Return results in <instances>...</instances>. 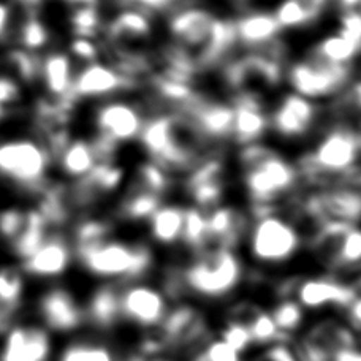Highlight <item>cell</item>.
I'll return each instance as SVG.
<instances>
[{
    "label": "cell",
    "instance_id": "1",
    "mask_svg": "<svg viewBox=\"0 0 361 361\" xmlns=\"http://www.w3.org/2000/svg\"><path fill=\"white\" fill-rule=\"evenodd\" d=\"M238 165L249 209L277 208L301 184L296 160L267 143L240 147Z\"/></svg>",
    "mask_w": 361,
    "mask_h": 361
},
{
    "label": "cell",
    "instance_id": "2",
    "mask_svg": "<svg viewBox=\"0 0 361 361\" xmlns=\"http://www.w3.org/2000/svg\"><path fill=\"white\" fill-rule=\"evenodd\" d=\"M241 247L255 265L279 268L292 263L306 246L305 230L296 219L273 209H249Z\"/></svg>",
    "mask_w": 361,
    "mask_h": 361
},
{
    "label": "cell",
    "instance_id": "3",
    "mask_svg": "<svg viewBox=\"0 0 361 361\" xmlns=\"http://www.w3.org/2000/svg\"><path fill=\"white\" fill-rule=\"evenodd\" d=\"M301 180L319 187L336 183L361 166V135L349 122H334L322 130L311 147L296 160Z\"/></svg>",
    "mask_w": 361,
    "mask_h": 361
},
{
    "label": "cell",
    "instance_id": "4",
    "mask_svg": "<svg viewBox=\"0 0 361 361\" xmlns=\"http://www.w3.org/2000/svg\"><path fill=\"white\" fill-rule=\"evenodd\" d=\"M195 137L183 114L159 111L147 114L137 143L147 160L157 164L170 175L189 173L197 165V152L189 137Z\"/></svg>",
    "mask_w": 361,
    "mask_h": 361
},
{
    "label": "cell",
    "instance_id": "5",
    "mask_svg": "<svg viewBox=\"0 0 361 361\" xmlns=\"http://www.w3.org/2000/svg\"><path fill=\"white\" fill-rule=\"evenodd\" d=\"M246 276V259L240 249L208 247L193 254L183 268V283L193 296L204 300L227 298Z\"/></svg>",
    "mask_w": 361,
    "mask_h": 361
},
{
    "label": "cell",
    "instance_id": "6",
    "mask_svg": "<svg viewBox=\"0 0 361 361\" xmlns=\"http://www.w3.org/2000/svg\"><path fill=\"white\" fill-rule=\"evenodd\" d=\"M355 76V68L334 66L312 54H302L286 63L283 82L287 90L324 106L343 99Z\"/></svg>",
    "mask_w": 361,
    "mask_h": 361
},
{
    "label": "cell",
    "instance_id": "7",
    "mask_svg": "<svg viewBox=\"0 0 361 361\" xmlns=\"http://www.w3.org/2000/svg\"><path fill=\"white\" fill-rule=\"evenodd\" d=\"M76 254L82 267L102 279H138L149 271L154 262L149 244L113 236L86 247H78Z\"/></svg>",
    "mask_w": 361,
    "mask_h": 361
},
{
    "label": "cell",
    "instance_id": "8",
    "mask_svg": "<svg viewBox=\"0 0 361 361\" xmlns=\"http://www.w3.org/2000/svg\"><path fill=\"white\" fill-rule=\"evenodd\" d=\"M49 165L51 152L35 140L16 138L0 143V176L19 187L40 189Z\"/></svg>",
    "mask_w": 361,
    "mask_h": 361
},
{
    "label": "cell",
    "instance_id": "9",
    "mask_svg": "<svg viewBox=\"0 0 361 361\" xmlns=\"http://www.w3.org/2000/svg\"><path fill=\"white\" fill-rule=\"evenodd\" d=\"M146 119L147 113L143 103L126 95L113 97L100 102L94 109L95 137L118 147L137 143Z\"/></svg>",
    "mask_w": 361,
    "mask_h": 361
},
{
    "label": "cell",
    "instance_id": "10",
    "mask_svg": "<svg viewBox=\"0 0 361 361\" xmlns=\"http://www.w3.org/2000/svg\"><path fill=\"white\" fill-rule=\"evenodd\" d=\"M322 118V105L290 90L269 105V135L283 143H300L311 137Z\"/></svg>",
    "mask_w": 361,
    "mask_h": 361
},
{
    "label": "cell",
    "instance_id": "11",
    "mask_svg": "<svg viewBox=\"0 0 361 361\" xmlns=\"http://www.w3.org/2000/svg\"><path fill=\"white\" fill-rule=\"evenodd\" d=\"M216 18V13L206 5L189 0L166 15V34L173 42V47L189 53L197 63L198 54L209 40Z\"/></svg>",
    "mask_w": 361,
    "mask_h": 361
},
{
    "label": "cell",
    "instance_id": "12",
    "mask_svg": "<svg viewBox=\"0 0 361 361\" xmlns=\"http://www.w3.org/2000/svg\"><path fill=\"white\" fill-rule=\"evenodd\" d=\"M233 106V124L231 138L238 149L240 147L265 143L269 135V105L255 89H241L230 99Z\"/></svg>",
    "mask_w": 361,
    "mask_h": 361
},
{
    "label": "cell",
    "instance_id": "13",
    "mask_svg": "<svg viewBox=\"0 0 361 361\" xmlns=\"http://www.w3.org/2000/svg\"><path fill=\"white\" fill-rule=\"evenodd\" d=\"M128 78L111 62L95 61L76 70L72 94L76 100H108L124 95L133 87Z\"/></svg>",
    "mask_w": 361,
    "mask_h": 361
},
{
    "label": "cell",
    "instance_id": "14",
    "mask_svg": "<svg viewBox=\"0 0 361 361\" xmlns=\"http://www.w3.org/2000/svg\"><path fill=\"white\" fill-rule=\"evenodd\" d=\"M195 137L206 143H228L233 124V106L230 100L198 99L180 113Z\"/></svg>",
    "mask_w": 361,
    "mask_h": 361
},
{
    "label": "cell",
    "instance_id": "15",
    "mask_svg": "<svg viewBox=\"0 0 361 361\" xmlns=\"http://www.w3.org/2000/svg\"><path fill=\"white\" fill-rule=\"evenodd\" d=\"M121 315L138 326H156L165 319L166 296L152 283L133 282L119 293Z\"/></svg>",
    "mask_w": 361,
    "mask_h": 361
},
{
    "label": "cell",
    "instance_id": "16",
    "mask_svg": "<svg viewBox=\"0 0 361 361\" xmlns=\"http://www.w3.org/2000/svg\"><path fill=\"white\" fill-rule=\"evenodd\" d=\"M236 47L244 51H260L282 42L283 30L273 10L247 8L231 18Z\"/></svg>",
    "mask_w": 361,
    "mask_h": 361
},
{
    "label": "cell",
    "instance_id": "17",
    "mask_svg": "<svg viewBox=\"0 0 361 361\" xmlns=\"http://www.w3.org/2000/svg\"><path fill=\"white\" fill-rule=\"evenodd\" d=\"M357 293L350 286L328 276L306 277L296 288V302L309 311H317L330 306L347 307Z\"/></svg>",
    "mask_w": 361,
    "mask_h": 361
},
{
    "label": "cell",
    "instance_id": "18",
    "mask_svg": "<svg viewBox=\"0 0 361 361\" xmlns=\"http://www.w3.org/2000/svg\"><path fill=\"white\" fill-rule=\"evenodd\" d=\"M249 219V212L225 202L206 212L209 246L240 249Z\"/></svg>",
    "mask_w": 361,
    "mask_h": 361
},
{
    "label": "cell",
    "instance_id": "19",
    "mask_svg": "<svg viewBox=\"0 0 361 361\" xmlns=\"http://www.w3.org/2000/svg\"><path fill=\"white\" fill-rule=\"evenodd\" d=\"M156 25L154 16L130 6H122L105 24V32L109 43L130 44L147 42L154 35Z\"/></svg>",
    "mask_w": 361,
    "mask_h": 361
},
{
    "label": "cell",
    "instance_id": "20",
    "mask_svg": "<svg viewBox=\"0 0 361 361\" xmlns=\"http://www.w3.org/2000/svg\"><path fill=\"white\" fill-rule=\"evenodd\" d=\"M331 8L333 0H279L273 13L286 34L314 27Z\"/></svg>",
    "mask_w": 361,
    "mask_h": 361
},
{
    "label": "cell",
    "instance_id": "21",
    "mask_svg": "<svg viewBox=\"0 0 361 361\" xmlns=\"http://www.w3.org/2000/svg\"><path fill=\"white\" fill-rule=\"evenodd\" d=\"M185 204L164 200L162 204L147 219L146 228L152 244L160 247H175L183 240Z\"/></svg>",
    "mask_w": 361,
    "mask_h": 361
},
{
    "label": "cell",
    "instance_id": "22",
    "mask_svg": "<svg viewBox=\"0 0 361 361\" xmlns=\"http://www.w3.org/2000/svg\"><path fill=\"white\" fill-rule=\"evenodd\" d=\"M72 262V247L61 235L47 236L34 254L24 259L27 273L42 277H54L66 273Z\"/></svg>",
    "mask_w": 361,
    "mask_h": 361
},
{
    "label": "cell",
    "instance_id": "23",
    "mask_svg": "<svg viewBox=\"0 0 361 361\" xmlns=\"http://www.w3.org/2000/svg\"><path fill=\"white\" fill-rule=\"evenodd\" d=\"M49 336L38 328H15L5 341L2 361H47Z\"/></svg>",
    "mask_w": 361,
    "mask_h": 361
},
{
    "label": "cell",
    "instance_id": "24",
    "mask_svg": "<svg viewBox=\"0 0 361 361\" xmlns=\"http://www.w3.org/2000/svg\"><path fill=\"white\" fill-rule=\"evenodd\" d=\"M40 311L48 326L56 331H70L81 324L82 312L67 290H51L40 301Z\"/></svg>",
    "mask_w": 361,
    "mask_h": 361
},
{
    "label": "cell",
    "instance_id": "25",
    "mask_svg": "<svg viewBox=\"0 0 361 361\" xmlns=\"http://www.w3.org/2000/svg\"><path fill=\"white\" fill-rule=\"evenodd\" d=\"M76 68L73 66L72 56L67 53H56L48 54L42 61L40 76L43 78L44 86L48 92L56 97L57 102L61 100H75L72 94L73 81H75Z\"/></svg>",
    "mask_w": 361,
    "mask_h": 361
},
{
    "label": "cell",
    "instance_id": "26",
    "mask_svg": "<svg viewBox=\"0 0 361 361\" xmlns=\"http://www.w3.org/2000/svg\"><path fill=\"white\" fill-rule=\"evenodd\" d=\"M63 175L80 180L94 171L102 160L97 154L92 140L87 138H70L63 149L57 154Z\"/></svg>",
    "mask_w": 361,
    "mask_h": 361
},
{
    "label": "cell",
    "instance_id": "27",
    "mask_svg": "<svg viewBox=\"0 0 361 361\" xmlns=\"http://www.w3.org/2000/svg\"><path fill=\"white\" fill-rule=\"evenodd\" d=\"M309 54H312L317 59L325 62L334 63V66L352 68H355V63L361 59V51L353 47L350 42H347L334 29L317 38V42L309 49Z\"/></svg>",
    "mask_w": 361,
    "mask_h": 361
},
{
    "label": "cell",
    "instance_id": "28",
    "mask_svg": "<svg viewBox=\"0 0 361 361\" xmlns=\"http://www.w3.org/2000/svg\"><path fill=\"white\" fill-rule=\"evenodd\" d=\"M164 200V197H160L157 193L147 190L145 187L135 183L132 189L122 198L119 206V216L127 222L146 224L147 219L162 204Z\"/></svg>",
    "mask_w": 361,
    "mask_h": 361
},
{
    "label": "cell",
    "instance_id": "29",
    "mask_svg": "<svg viewBox=\"0 0 361 361\" xmlns=\"http://www.w3.org/2000/svg\"><path fill=\"white\" fill-rule=\"evenodd\" d=\"M180 244L193 254L211 247L208 236V222H206V212L193 204H185L184 211V228Z\"/></svg>",
    "mask_w": 361,
    "mask_h": 361
},
{
    "label": "cell",
    "instance_id": "30",
    "mask_svg": "<svg viewBox=\"0 0 361 361\" xmlns=\"http://www.w3.org/2000/svg\"><path fill=\"white\" fill-rule=\"evenodd\" d=\"M23 295V279L15 269H0V330L8 324Z\"/></svg>",
    "mask_w": 361,
    "mask_h": 361
},
{
    "label": "cell",
    "instance_id": "31",
    "mask_svg": "<svg viewBox=\"0 0 361 361\" xmlns=\"http://www.w3.org/2000/svg\"><path fill=\"white\" fill-rule=\"evenodd\" d=\"M89 315L95 324L102 326L114 324L121 315L119 292H116L111 286L97 290L89 302Z\"/></svg>",
    "mask_w": 361,
    "mask_h": 361
},
{
    "label": "cell",
    "instance_id": "32",
    "mask_svg": "<svg viewBox=\"0 0 361 361\" xmlns=\"http://www.w3.org/2000/svg\"><path fill=\"white\" fill-rule=\"evenodd\" d=\"M135 183L165 198L166 193L171 189L173 175H170L160 165L146 159L143 164L137 166V179H135Z\"/></svg>",
    "mask_w": 361,
    "mask_h": 361
},
{
    "label": "cell",
    "instance_id": "33",
    "mask_svg": "<svg viewBox=\"0 0 361 361\" xmlns=\"http://www.w3.org/2000/svg\"><path fill=\"white\" fill-rule=\"evenodd\" d=\"M70 23H72V29L76 37L94 38L99 32L105 29L99 6H78L73 10Z\"/></svg>",
    "mask_w": 361,
    "mask_h": 361
},
{
    "label": "cell",
    "instance_id": "34",
    "mask_svg": "<svg viewBox=\"0 0 361 361\" xmlns=\"http://www.w3.org/2000/svg\"><path fill=\"white\" fill-rule=\"evenodd\" d=\"M111 236V227L103 219H86L75 231V249L86 247Z\"/></svg>",
    "mask_w": 361,
    "mask_h": 361
},
{
    "label": "cell",
    "instance_id": "35",
    "mask_svg": "<svg viewBox=\"0 0 361 361\" xmlns=\"http://www.w3.org/2000/svg\"><path fill=\"white\" fill-rule=\"evenodd\" d=\"M274 324L279 331H293L301 325L305 317V309H302L295 300L282 301L276 311L271 314Z\"/></svg>",
    "mask_w": 361,
    "mask_h": 361
},
{
    "label": "cell",
    "instance_id": "36",
    "mask_svg": "<svg viewBox=\"0 0 361 361\" xmlns=\"http://www.w3.org/2000/svg\"><path fill=\"white\" fill-rule=\"evenodd\" d=\"M61 361H116V357L105 345L75 344L63 352Z\"/></svg>",
    "mask_w": 361,
    "mask_h": 361
},
{
    "label": "cell",
    "instance_id": "37",
    "mask_svg": "<svg viewBox=\"0 0 361 361\" xmlns=\"http://www.w3.org/2000/svg\"><path fill=\"white\" fill-rule=\"evenodd\" d=\"M49 40V30L37 16H29L21 27V43L25 51H37Z\"/></svg>",
    "mask_w": 361,
    "mask_h": 361
},
{
    "label": "cell",
    "instance_id": "38",
    "mask_svg": "<svg viewBox=\"0 0 361 361\" xmlns=\"http://www.w3.org/2000/svg\"><path fill=\"white\" fill-rule=\"evenodd\" d=\"M8 59L11 62V66L15 67L16 73L21 76L24 81H35L37 78H40V66L42 62L38 61V57L30 53V51L25 49H18V51H11Z\"/></svg>",
    "mask_w": 361,
    "mask_h": 361
},
{
    "label": "cell",
    "instance_id": "39",
    "mask_svg": "<svg viewBox=\"0 0 361 361\" xmlns=\"http://www.w3.org/2000/svg\"><path fill=\"white\" fill-rule=\"evenodd\" d=\"M334 30L339 32L347 42H350L353 47L361 51V11L353 10L338 13Z\"/></svg>",
    "mask_w": 361,
    "mask_h": 361
},
{
    "label": "cell",
    "instance_id": "40",
    "mask_svg": "<svg viewBox=\"0 0 361 361\" xmlns=\"http://www.w3.org/2000/svg\"><path fill=\"white\" fill-rule=\"evenodd\" d=\"M114 2H118L119 8H122V6H130V8H138L141 11L149 13L152 16H166L176 6L184 2H189V0H114Z\"/></svg>",
    "mask_w": 361,
    "mask_h": 361
},
{
    "label": "cell",
    "instance_id": "41",
    "mask_svg": "<svg viewBox=\"0 0 361 361\" xmlns=\"http://www.w3.org/2000/svg\"><path fill=\"white\" fill-rule=\"evenodd\" d=\"M25 222V211L18 208H6L0 212V236L13 241L23 230Z\"/></svg>",
    "mask_w": 361,
    "mask_h": 361
},
{
    "label": "cell",
    "instance_id": "42",
    "mask_svg": "<svg viewBox=\"0 0 361 361\" xmlns=\"http://www.w3.org/2000/svg\"><path fill=\"white\" fill-rule=\"evenodd\" d=\"M70 56L80 59L82 63L100 61V48L94 38L75 37L70 43Z\"/></svg>",
    "mask_w": 361,
    "mask_h": 361
},
{
    "label": "cell",
    "instance_id": "43",
    "mask_svg": "<svg viewBox=\"0 0 361 361\" xmlns=\"http://www.w3.org/2000/svg\"><path fill=\"white\" fill-rule=\"evenodd\" d=\"M221 339L225 341V343H227L231 347V349L236 350L238 353L246 350L247 347L254 343L249 326L244 325V324H231V325H228V328L224 331Z\"/></svg>",
    "mask_w": 361,
    "mask_h": 361
},
{
    "label": "cell",
    "instance_id": "44",
    "mask_svg": "<svg viewBox=\"0 0 361 361\" xmlns=\"http://www.w3.org/2000/svg\"><path fill=\"white\" fill-rule=\"evenodd\" d=\"M249 326L250 334H252L254 343H268V341L276 336V333L279 331L274 324L271 314H260L257 315L254 322Z\"/></svg>",
    "mask_w": 361,
    "mask_h": 361
},
{
    "label": "cell",
    "instance_id": "45",
    "mask_svg": "<svg viewBox=\"0 0 361 361\" xmlns=\"http://www.w3.org/2000/svg\"><path fill=\"white\" fill-rule=\"evenodd\" d=\"M204 361H241V358L240 353L231 349L225 341L217 339L206 349Z\"/></svg>",
    "mask_w": 361,
    "mask_h": 361
},
{
    "label": "cell",
    "instance_id": "46",
    "mask_svg": "<svg viewBox=\"0 0 361 361\" xmlns=\"http://www.w3.org/2000/svg\"><path fill=\"white\" fill-rule=\"evenodd\" d=\"M21 92H19V86L11 76H0V103H4L5 106L15 103Z\"/></svg>",
    "mask_w": 361,
    "mask_h": 361
},
{
    "label": "cell",
    "instance_id": "47",
    "mask_svg": "<svg viewBox=\"0 0 361 361\" xmlns=\"http://www.w3.org/2000/svg\"><path fill=\"white\" fill-rule=\"evenodd\" d=\"M343 99H345L347 106L355 109L357 113L361 111V76H353L350 86L347 87Z\"/></svg>",
    "mask_w": 361,
    "mask_h": 361
},
{
    "label": "cell",
    "instance_id": "48",
    "mask_svg": "<svg viewBox=\"0 0 361 361\" xmlns=\"http://www.w3.org/2000/svg\"><path fill=\"white\" fill-rule=\"evenodd\" d=\"M347 311H349V319L353 325H355L358 330H361V296H355L352 302L347 306Z\"/></svg>",
    "mask_w": 361,
    "mask_h": 361
},
{
    "label": "cell",
    "instance_id": "49",
    "mask_svg": "<svg viewBox=\"0 0 361 361\" xmlns=\"http://www.w3.org/2000/svg\"><path fill=\"white\" fill-rule=\"evenodd\" d=\"M10 23H11L10 5L5 2H0V38L6 34V30L10 27Z\"/></svg>",
    "mask_w": 361,
    "mask_h": 361
},
{
    "label": "cell",
    "instance_id": "50",
    "mask_svg": "<svg viewBox=\"0 0 361 361\" xmlns=\"http://www.w3.org/2000/svg\"><path fill=\"white\" fill-rule=\"evenodd\" d=\"M333 8L338 13L341 11H361V0H333Z\"/></svg>",
    "mask_w": 361,
    "mask_h": 361
},
{
    "label": "cell",
    "instance_id": "51",
    "mask_svg": "<svg viewBox=\"0 0 361 361\" xmlns=\"http://www.w3.org/2000/svg\"><path fill=\"white\" fill-rule=\"evenodd\" d=\"M334 361H361V350L343 349L336 353Z\"/></svg>",
    "mask_w": 361,
    "mask_h": 361
},
{
    "label": "cell",
    "instance_id": "52",
    "mask_svg": "<svg viewBox=\"0 0 361 361\" xmlns=\"http://www.w3.org/2000/svg\"><path fill=\"white\" fill-rule=\"evenodd\" d=\"M269 357L273 361H293L292 355L286 349H282V347H276V349L271 350Z\"/></svg>",
    "mask_w": 361,
    "mask_h": 361
},
{
    "label": "cell",
    "instance_id": "53",
    "mask_svg": "<svg viewBox=\"0 0 361 361\" xmlns=\"http://www.w3.org/2000/svg\"><path fill=\"white\" fill-rule=\"evenodd\" d=\"M70 5H73L75 8L78 6H99L100 0H67Z\"/></svg>",
    "mask_w": 361,
    "mask_h": 361
},
{
    "label": "cell",
    "instance_id": "54",
    "mask_svg": "<svg viewBox=\"0 0 361 361\" xmlns=\"http://www.w3.org/2000/svg\"><path fill=\"white\" fill-rule=\"evenodd\" d=\"M19 4H23L24 6H30V8H34L38 4L42 2V0H18Z\"/></svg>",
    "mask_w": 361,
    "mask_h": 361
},
{
    "label": "cell",
    "instance_id": "55",
    "mask_svg": "<svg viewBox=\"0 0 361 361\" xmlns=\"http://www.w3.org/2000/svg\"><path fill=\"white\" fill-rule=\"evenodd\" d=\"M358 116H357V122H355V128L358 130V133L361 135V111L360 113H357Z\"/></svg>",
    "mask_w": 361,
    "mask_h": 361
},
{
    "label": "cell",
    "instance_id": "56",
    "mask_svg": "<svg viewBox=\"0 0 361 361\" xmlns=\"http://www.w3.org/2000/svg\"><path fill=\"white\" fill-rule=\"evenodd\" d=\"M5 109H6V106L4 105V103H0V119H2L5 116Z\"/></svg>",
    "mask_w": 361,
    "mask_h": 361
}]
</instances>
